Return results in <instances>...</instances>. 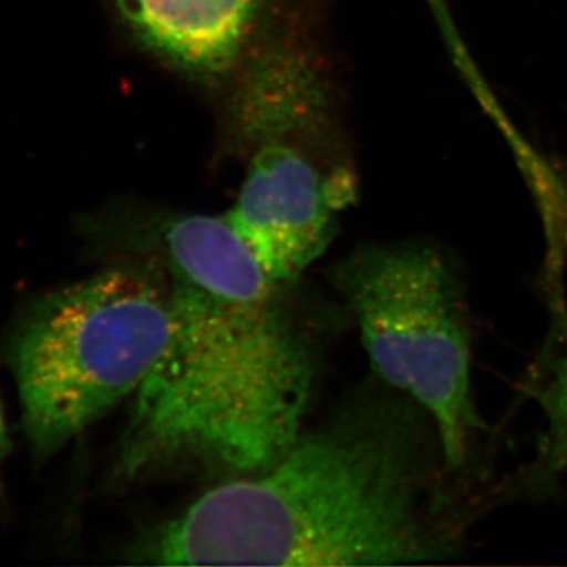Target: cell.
Segmentation results:
<instances>
[{"label": "cell", "instance_id": "5b68a950", "mask_svg": "<svg viewBox=\"0 0 567 567\" xmlns=\"http://www.w3.org/2000/svg\"><path fill=\"white\" fill-rule=\"evenodd\" d=\"M333 278L375 371L434 421L451 472L480 483L488 429L473 398L472 324L456 257L427 241L368 245Z\"/></svg>", "mask_w": 567, "mask_h": 567}, {"label": "cell", "instance_id": "277c9868", "mask_svg": "<svg viewBox=\"0 0 567 567\" xmlns=\"http://www.w3.org/2000/svg\"><path fill=\"white\" fill-rule=\"evenodd\" d=\"M169 330V284L156 257L123 260L28 306L7 361L37 462L136 393Z\"/></svg>", "mask_w": 567, "mask_h": 567}, {"label": "cell", "instance_id": "6da1fadb", "mask_svg": "<svg viewBox=\"0 0 567 567\" xmlns=\"http://www.w3.org/2000/svg\"><path fill=\"white\" fill-rule=\"evenodd\" d=\"M115 223L130 251L162 262L166 344L136 390L115 473L264 472L301 436L316 369L278 287L226 216L141 213Z\"/></svg>", "mask_w": 567, "mask_h": 567}, {"label": "cell", "instance_id": "8992f818", "mask_svg": "<svg viewBox=\"0 0 567 567\" xmlns=\"http://www.w3.org/2000/svg\"><path fill=\"white\" fill-rule=\"evenodd\" d=\"M130 39L178 76L223 91L287 0H111Z\"/></svg>", "mask_w": 567, "mask_h": 567}, {"label": "cell", "instance_id": "3957f363", "mask_svg": "<svg viewBox=\"0 0 567 567\" xmlns=\"http://www.w3.org/2000/svg\"><path fill=\"white\" fill-rule=\"evenodd\" d=\"M224 95L227 151L244 177L224 216L281 286L322 256L338 216L357 197L334 89L303 28L284 18Z\"/></svg>", "mask_w": 567, "mask_h": 567}, {"label": "cell", "instance_id": "52a82bcc", "mask_svg": "<svg viewBox=\"0 0 567 567\" xmlns=\"http://www.w3.org/2000/svg\"><path fill=\"white\" fill-rule=\"evenodd\" d=\"M551 308L550 333L527 379V393L539 406L546 431L535 462L507 488L509 494L554 486L567 473V308Z\"/></svg>", "mask_w": 567, "mask_h": 567}, {"label": "cell", "instance_id": "7a4b0ae2", "mask_svg": "<svg viewBox=\"0 0 567 567\" xmlns=\"http://www.w3.org/2000/svg\"><path fill=\"white\" fill-rule=\"evenodd\" d=\"M454 475L409 395L300 436L152 529L128 557L155 566H401L464 554L484 503Z\"/></svg>", "mask_w": 567, "mask_h": 567}, {"label": "cell", "instance_id": "ba28073f", "mask_svg": "<svg viewBox=\"0 0 567 567\" xmlns=\"http://www.w3.org/2000/svg\"><path fill=\"white\" fill-rule=\"evenodd\" d=\"M10 450L9 424H7L6 409H3V402L0 399V468L9 456Z\"/></svg>", "mask_w": 567, "mask_h": 567}]
</instances>
